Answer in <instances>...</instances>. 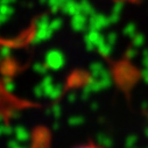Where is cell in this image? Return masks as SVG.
I'll list each match as a JSON object with an SVG mask.
<instances>
[{"instance_id":"14","label":"cell","mask_w":148,"mask_h":148,"mask_svg":"<svg viewBox=\"0 0 148 148\" xmlns=\"http://www.w3.org/2000/svg\"><path fill=\"white\" fill-rule=\"evenodd\" d=\"M68 100L70 101V103H73V101H75L76 100V93H69L68 95Z\"/></svg>"},{"instance_id":"11","label":"cell","mask_w":148,"mask_h":148,"mask_svg":"<svg viewBox=\"0 0 148 148\" xmlns=\"http://www.w3.org/2000/svg\"><path fill=\"white\" fill-rule=\"evenodd\" d=\"M10 116H11L12 119H18L20 117V112L18 110H11L10 111Z\"/></svg>"},{"instance_id":"15","label":"cell","mask_w":148,"mask_h":148,"mask_svg":"<svg viewBox=\"0 0 148 148\" xmlns=\"http://www.w3.org/2000/svg\"><path fill=\"white\" fill-rule=\"evenodd\" d=\"M58 127H60L58 123H54V125H53V130H54V131H57V130H58Z\"/></svg>"},{"instance_id":"16","label":"cell","mask_w":148,"mask_h":148,"mask_svg":"<svg viewBox=\"0 0 148 148\" xmlns=\"http://www.w3.org/2000/svg\"><path fill=\"white\" fill-rule=\"evenodd\" d=\"M4 123V116L0 114V124H3Z\"/></svg>"},{"instance_id":"12","label":"cell","mask_w":148,"mask_h":148,"mask_svg":"<svg viewBox=\"0 0 148 148\" xmlns=\"http://www.w3.org/2000/svg\"><path fill=\"white\" fill-rule=\"evenodd\" d=\"M7 146H8V148H16V147L19 146V141H18L16 139H14V140H10L8 143H7Z\"/></svg>"},{"instance_id":"18","label":"cell","mask_w":148,"mask_h":148,"mask_svg":"<svg viewBox=\"0 0 148 148\" xmlns=\"http://www.w3.org/2000/svg\"><path fill=\"white\" fill-rule=\"evenodd\" d=\"M16 148H25V147H20V146H18V147H16Z\"/></svg>"},{"instance_id":"6","label":"cell","mask_w":148,"mask_h":148,"mask_svg":"<svg viewBox=\"0 0 148 148\" xmlns=\"http://www.w3.org/2000/svg\"><path fill=\"white\" fill-rule=\"evenodd\" d=\"M4 89H5V91H6L7 93H13V92H14V89H15V85H14V83H13L12 81L5 82V83H4Z\"/></svg>"},{"instance_id":"10","label":"cell","mask_w":148,"mask_h":148,"mask_svg":"<svg viewBox=\"0 0 148 148\" xmlns=\"http://www.w3.org/2000/svg\"><path fill=\"white\" fill-rule=\"evenodd\" d=\"M54 84H50V85H47V86H45L43 89H45V96L46 97H49L50 96V93H51V91L54 90Z\"/></svg>"},{"instance_id":"17","label":"cell","mask_w":148,"mask_h":148,"mask_svg":"<svg viewBox=\"0 0 148 148\" xmlns=\"http://www.w3.org/2000/svg\"><path fill=\"white\" fill-rule=\"evenodd\" d=\"M81 148H95V147H91V146H88V147H81Z\"/></svg>"},{"instance_id":"8","label":"cell","mask_w":148,"mask_h":148,"mask_svg":"<svg viewBox=\"0 0 148 148\" xmlns=\"http://www.w3.org/2000/svg\"><path fill=\"white\" fill-rule=\"evenodd\" d=\"M34 70L38 72V73H40V75H45V73L47 72L46 66L45 65H41V64H35L34 65Z\"/></svg>"},{"instance_id":"13","label":"cell","mask_w":148,"mask_h":148,"mask_svg":"<svg viewBox=\"0 0 148 148\" xmlns=\"http://www.w3.org/2000/svg\"><path fill=\"white\" fill-rule=\"evenodd\" d=\"M13 132H14V130H13L11 126H7V125L4 126V134H5V135H11Z\"/></svg>"},{"instance_id":"4","label":"cell","mask_w":148,"mask_h":148,"mask_svg":"<svg viewBox=\"0 0 148 148\" xmlns=\"http://www.w3.org/2000/svg\"><path fill=\"white\" fill-rule=\"evenodd\" d=\"M51 113L54 114V117L56 119H58L61 117V113H62V110H61V106L58 104H54L51 106Z\"/></svg>"},{"instance_id":"2","label":"cell","mask_w":148,"mask_h":148,"mask_svg":"<svg viewBox=\"0 0 148 148\" xmlns=\"http://www.w3.org/2000/svg\"><path fill=\"white\" fill-rule=\"evenodd\" d=\"M14 134H15V139L20 142H26L30 139L29 132L23 126H16L14 130Z\"/></svg>"},{"instance_id":"5","label":"cell","mask_w":148,"mask_h":148,"mask_svg":"<svg viewBox=\"0 0 148 148\" xmlns=\"http://www.w3.org/2000/svg\"><path fill=\"white\" fill-rule=\"evenodd\" d=\"M34 95H35V97H38V98H41L42 96H45V89H43V86L41 84L36 85L34 88Z\"/></svg>"},{"instance_id":"9","label":"cell","mask_w":148,"mask_h":148,"mask_svg":"<svg viewBox=\"0 0 148 148\" xmlns=\"http://www.w3.org/2000/svg\"><path fill=\"white\" fill-rule=\"evenodd\" d=\"M50 84H53V77H51V76H45V78L42 79V83H41V85L45 88V86H47V85H50Z\"/></svg>"},{"instance_id":"3","label":"cell","mask_w":148,"mask_h":148,"mask_svg":"<svg viewBox=\"0 0 148 148\" xmlns=\"http://www.w3.org/2000/svg\"><path fill=\"white\" fill-rule=\"evenodd\" d=\"M62 92H63V85H62V84H57V85L54 86V90L51 91L49 98L53 99V100H57V99L61 97Z\"/></svg>"},{"instance_id":"7","label":"cell","mask_w":148,"mask_h":148,"mask_svg":"<svg viewBox=\"0 0 148 148\" xmlns=\"http://www.w3.org/2000/svg\"><path fill=\"white\" fill-rule=\"evenodd\" d=\"M82 123H83L82 117H71L69 119V125H71V126H76V125H79Z\"/></svg>"},{"instance_id":"1","label":"cell","mask_w":148,"mask_h":148,"mask_svg":"<svg viewBox=\"0 0 148 148\" xmlns=\"http://www.w3.org/2000/svg\"><path fill=\"white\" fill-rule=\"evenodd\" d=\"M47 65L53 70H58L63 65V58L58 53H50L47 56Z\"/></svg>"}]
</instances>
